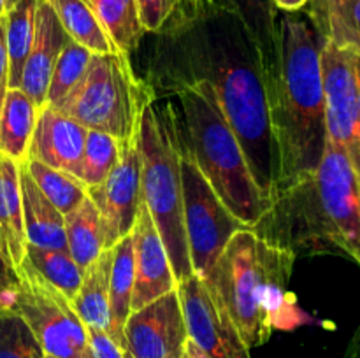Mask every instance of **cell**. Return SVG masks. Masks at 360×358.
<instances>
[{
  "label": "cell",
  "mask_w": 360,
  "mask_h": 358,
  "mask_svg": "<svg viewBox=\"0 0 360 358\" xmlns=\"http://www.w3.org/2000/svg\"><path fill=\"white\" fill-rule=\"evenodd\" d=\"M9 90V60L6 48V14L0 16V109Z\"/></svg>",
  "instance_id": "36"
},
{
  "label": "cell",
  "mask_w": 360,
  "mask_h": 358,
  "mask_svg": "<svg viewBox=\"0 0 360 358\" xmlns=\"http://www.w3.org/2000/svg\"><path fill=\"white\" fill-rule=\"evenodd\" d=\"M134 241V291L130 307L132 311L144 307L150 302L164 297L178 288L171 260L162 242L155 221L146 204H141L132 228Z\"/></svg>",
  "instance_id": "14"
},
{
  "label": "cell",
  "mask_w": 360,
  "mask_h": 358,
  "mask_svg": "<svg viewBox=\"0 0 360 358\" xmlns=\"http://www.w3.org/2000/svg\"><path fill=\"white\" fill-rule=\"evenodd\" d=\"M18 286V274L0 255V309L13 311L14 293Z\"/></svg>",
  "instance_id": "35"
},
{
  "label": "cell",
  "mask_w": 360,
  "mask_h": 358,
  "mask_svg": "<svg viewBox=\"0 0 360 358\" xmlns=\"http://www.w3.org/2000/svg\"><path fill=\"white\" fill-rule=\"evenodd\" d=\"M39 0H18L6 11V48L9 60V88H20L25 63L35 34Z\"/></svg>",
  "instance_id": "25"
},
{
  "label": "cell",
  "mask_w": 360,
  "mask_h": 358,
  "mask_svg": "<svg viewBox=\"0 0 360 358\" xmlns=\"http://www.w3.org/2000/svg\"><path fill=\"white\" fill-rule=\"evenodd\" d=\"M188 340L178 288L130 312L123 326V358H181Z\"/></svg>",
  "instance_id": "12"
},
{
  "label": "cell",
  "mask_w": 360,
  "mask_h": 358,
  "mask_svg": "<svg viewBox=\"0 0 360 358\" xmlns=\"http://www.w3.org/2000/svg\"><path fill=\"white\" fill-rule=\"evenodd\" d=\"M202 14H231L238 18L259 49L264 72L273 69L278 55L280 13L271 0H195L193 18Z\"/></svg>",
  "instance_id": "17"
},
{
  "label": "cell",
  "mask_w": 360,
  "mask_h": 358,
  "mask_svg": "<svg viewBox=\"0 0 360 358\" xmlns=\"http://www.w3.org/2000/svg\"><path fill=\"white\" fill-rule=\"evenodd\" d=\"M46 358H55V357H46Z\"/></svg>",
  "instance_id": "42"
},
{
  "label": "cell",
  "mask_w": 360,
  "mask_h": 358,
  "mask_svg": "<svg viewBox=\"0 0 360 358\" xmlns=\"http://www.w3.org/2000/svg\"><path fill=\"white\" fill-rule=\"evenodd\" d=\"M343 358H360V323H359L357 330L354 332V337H352L347 351H345Z\"/></svg>",
  "instance_id": "38"
},
{
  "label": "cell",
  "mask_w": 360,
  "mask_h": 358,
  "mask_svg": "<svg viewBox=\"0 0 360 358\" xmlns=\"http://www.w3.org/2000/svg\"><path fill=\"white\" fill-rule=\"evenodd\" d=\"M301 11L278 16V55L273 69L264 74L276 151L273 199L319 168L327 142L320 63L323 39Z\"/></svg>",
  "instance_id": "2"
},
{
  "label": "cell",
  "mask_w": 360,
  "mask_h": 358,
  "mask_svg": "<svg viewBox=\"0 0 360 358\" xmlns=\"http://www.w3.org/2000/svg\"><path fill=\"white\" fill-rule=\"evenodd\" d=\"M250 230L297 256L343 255L360 267V179L327 137L319 168L283 190Z\"/></svg>",
  "instance_id": "3"
},
{
  "label": "cell",
  "mask_w": 360,
  "mask_h": 358,
  "mask_svg": "<svg viewBox=\"0 0 360 358\" xmlns=\"http://www.w3.org/2000/svg\"><path fill=\"white\" fill-rule=\"evenodd\" d=\"M0 358H46L30 326L9 309H0Z\"/></svg>",
  "instance_id": "31"
},
{
  "label": "cell",
  "mask_w": 360,
  "mask_h": 358,
  "mask_svg": "<svg viewBox=\"0 0 360 358\" xmlns=\"http://www.w3.org/2000/svg\"><path fill=\"white\" fill-rule=\"evenodd\" d=\"M181 183L190 262H192L193 274L206 279L232 235L246 227L214 193L200 168L197 167L183 139Z\"/></svg>",
  "instance_id": "9"
},
{
  "label": "cell",
  "mask_w": 360,
  "mask_h": 358,
  "mask_svg": "<svg viewBox=\"0 0 360 358\" xmlns=\"http://www.w3.org/2000/svg\"><path fill=\"white\" fill-rule=\"evenodd\" d=\"M308 6L322 39L360 56V0H311Z\"/></svg>",
  "instance_id": "21"
},
{
  "label": "cell",
  "mask_w": 360,
  "mask_h": 358,
  "mask_svg": "<svg viewBox=\"0 0 360 358\" xmlns=\"http://www.w3.org/2000/svg\"><path fill=\"white\" fill-rule=\"evenodd\" d=\"M120 150L122 142L116 137L97 130H88L79 172V179L86 188L101 185L108 178L109 172L118 164Z\"/></svg>",
  "instance_id": "29"
},
{
  "label": "cell",
  "mask_w": 360,
  "mask_h": 358,
  "mask_svg": "<svg viewBox=\"0 0 360 358\" xmlns=\"http://www.w3.org/2000/svg\"><path fill=\"white\" fill-rule=\"evenodd\" d=\"M326 93L327 137L340 144L360 179V98L357 55L322 41L320 51Z\"/></svg>",
  "instance_id": "10"
},
{
  "label": "cell",
  "mask_w": 360,
  "mask_h": 358,
  "mask_svg": "<svg viewBox=\"0 0 360 358\" xmlns=\"http://www.w3.org/2000/svg\"><path fill=\"white\" fill-rule=\"evenodd\" d=\"M6 14V0H0V16Z\"/></svg>",
  "instance_id": "40"
},
{
  "label": "cell",
  "mask_w": 360,
  "mask_h": 358,
  "mask_svg": "<svg viewBox=\"0 0 360 358\" xmlns=\"http://www.w3.org/2000/svg\"><path fill=\"white\" fill-rule=\"evenodd\" d=\"M178 0H137L139 20L144 32L158 34L174 14Z\"/></svg>",
  "instance_id": "32"
},
{
  "label": "cell",
  "mask_w": 360,
  "mask_h": 358,
  "mask_svg": "<svg viewBox=\"0 0 360 358\" xmlns=\"http://www.w3.org/2000/svg\"><path fill=\"white\" fill-rule=\"evenodd\" d=\"M37 114L39 109L20 88L7 90L0 109V157L18 164L27 160Z\"/></svg>",
  "instance_id": "20"
},
{
  "label": "cell",
  "mask_w": 360,
  "mask_h": 358,
  "mask_svg": "<svg viewBox=\"0 0 360 358\" xmlns=\"http://www.w3.org/2000/svg\"><path fill=\"white\" fill-rule=\"evenodd\" d=\"M153 93L172 102L179 135L197 167L227 209L252 228L269 209L271 200L253 179L241 144L210 84L186 81Z\"/></svg>",
  "instance_id": "5"
},
{
  "label": "cell",
  "mask_w": 360,
  "mask_h": 358,
  "mask_svg": "<svg viewBox=\"0 0 360 358\" xmlns=\"http://www.w3.org/2000/svg\"><path fill=\"white\" fill-rule=\"evenodd\" d=\"M88 330V346L84 358H123V351L120 344H116L111 337L101 330Z\"/></svg>",
  "instance_id": "34"
},
{
  "label": "cell",
  "mask_w": 360,
  "mask_h": 358,
  "mask_svg": "<svg viewBox=\"0 0 360 358\" xmlns=\"http://www.w3.org/2000/svg\"><path fill=\"white\" fill-rule=\"evenodd\" d=\"M153 97L129 56L116 51L91 55L83 77L53 107L86 130L109 133L123 144L137 135L144 105Z\"/></svg>",
  "instance_id": "7"
},
{
  "label": "cell",
  "mask_w": 360,
  "mask_h": 358,
  "mask_svg": "<svg viewBox=\"0 0 360 358\" xmlns=\"http://www.w3.org/2000/svg\"><path fill=\"white\" fill-rule=\"evenodd\" d=\"M16 274L13 311L30 326L46 357L84 358L88 330L69 298L25 260Z\"/></svg>",
  "instance_id": "8"
},
{
  "label": "cell",
  "mask_w": 360,
  "mask_h": 358,
  "mask_svg": "<svg viewBox=\"0 0 360 358\" xmlns=\"http://www.w3.org/2000/svg\"><path fill=\"white\" fill-rule=\"evenodd\" d=\"M63 223L70 256L84 272L86 267L104 251L101 213L86 195L79 206L63 216Z\"/></svg>",
  "instance_id": "23"
},
{
  "label": "cell",
  "mask_w": 360,
  "mask_h": 358,
  "mask_svg": "<svg viewBox=\"0 0 360 358\" xmlns=\"http://www.w3.org/2000/svg\"><path fill=\"white\" fill-rule=\"evenodd\" d=\"M295 255L250 228L236 232L206 281L227 309L246 346H262L274 330L304 323L288 291Z\"/></svg>",
  "instance_id": "4"
},
{
  "label": "cell",
  "mask_w": 360,
  "mask_h": 358,
  "mask_svg": "<svg viewBox=\"0 0 360 358\" xmlns=\"http://www.w3.org/2000/svg\"><path fill=\"white\" fill-rule=\"evenodd\" d=\"M86 193L101 213L104 249H111L132 232L143 204L137 135L122 144L118 164L101 185L90 186Z\"/></svg>",
  "instance_id": "13"
},
{
  "label": "cell",
  "mask_w": 360,
  "mask_h": 358,
  "mask_svg": "<svg viewBox=\"0 0 360 358\" xmlns=\"http://www.w3.org/2000/svg\"><path fill=\"white\" fill-rule=\"evenodd\" d=\"M23 164L27 167L30 178L35 181V185L46 195V199L63 216L86 199L88 188L76 175L58 171V168L48 167V165L41 164L37 160H25Z\"/></svg>",
  "instance_id": "28"
},
{
  "label": "cell",
  "mask_w": 360,
  "mask_h": 358,
  "mask_svg": "<svg viewBox=\"0 0 360 358\" xmlns=\"http://www.w3.org/2000/svg\"><path fill=\"white\" fill-rule=\"evenodd\" d=\"M20 190L27 244L69 251L63 214L46 199L30 178L23 161L20 164Z\"/></svg>",
  "instance_id": "18"
},
{
  "label": "cell",
  "mask_w": 360,
  "mask_h": 358,
  "mask_svg": "<svg viewBox=\"0 0 360 358\" xmlns=\"http://www.w3.org/2000/svg\"><path fill=\"white\" fill-rule=\"evenodd\" d=\"M137 146L141 190L165 246L178 283L193 274L183 214L181 137L167 97H153L143 109Z\"/></svg>",
  "instance_id": "6"
},
{
  "label": "cell",
  "mask_w": 360,
  "mask_h": 358,
  "mask_svg": "<svg viewBox=\"0 0 360 358\" xmlns=\"http://www.w3.org/2000/svg\"><path fill=\"white\" fill-rule=\"evenodd\" d=\"M120 53L130 58L144 35L137 0H84Z\"/></svg>",
  "instance_id": "24"
},
{
  "label": "cell",
  "mask_w": 360,
  "mask_h": 358,
  "mask_svg": "<svg viewBox=\"0 0 360 358\" xmlns=\"http://www.w3.org/2000/svg\"><path fill=\"white\" fill-rule=\"evenodd\" d=\"M0 255L4 256V260H6L14 270L21 265L20 258H18L13 232H11L9 218H7V211H6V197H4V185H2V168H0Z\"/></svg>",
  "instance_id": "33"
},
{
  "label": "cell",
  "mask_w": 360,
  "mask_h": 358,
  "mask_svg": "<svg viewBox=\"0 0 360 358\" xmlns=\"http://www.w3.org/2000/svg\"><path fill=\"white\" fill-rule=\"evenodd\" d=\"M112 248L104 249L83 272L81 286L70 300L74 311L86 329L101 330L111 337V307H109V281H111Z\"/></svg>",
  "instance_id": "19"
},
{
  "label": "cell",
  "mask_w": 360,
  "mask_h": 358,
  "mask_svg": "<svg viewBox=\"0 0 360 358\" xmlns=\"http://www.w3.org/2000/svg\"><path fill=\"white\" fill-rule=\"evenodd\" d=\"M134 241L132 234L123 237L112 246L111 281H109V307H111V339L116 344H122L123 326L127 318L132 312L134 291Z\"/></svg>",
  "instance_id": "22"
},
{
  "label": "cell",
  "mask_w": 360,
  "mask_h": 358,
  "mask_svg": "<svg viewBox=\"0 0 360 358\" xmlns=\"http://www.w3.org/2000/svg\"><path fill=\"white\" fill-rule=\"evenodd\" d=\"M188 339L211 358H252L218 295L206 279L192 274L178 283Z\"/></svg>",
  "instance_id": "11"
},
{
  "label": "cell",
  "mask_w": 360,
  "mask_h": 358,
  "mask_svg": "<svg viewBox=\"0 0 360 358\" xmlns=\"http://www.w3.org/2000/svg\"><path fill=\"white\" fill-rule=\"evenodd\" d=\"M273 6L278 11H283V13H295V11H301L304 7H308V4L311 0H271Z\"/></svg>",
  "instance_id": "37"
},
{
  "label": "cell",
  "mask_w": 360,
  "mask_h": 358,
  "mask_svg": "<svg viewBox=\"0 0 360 358\" xmlns=\"http://www.w3.org/2000/svg\"><path fill=\"white\" fill-rule=\"evenodd\" d=\"M148 67L153 91L186 81L211 86L243 147L253 179L267 199L276 185L262 58L246 28L231 14H202L171 21L158 32Z\"/></svg>",
  "instance_id": "1"
},
{
  "label": "cell",
  "mask_w": 360,
  "mask_h": 358,
  "mask_svg": "<svg viewBox=\"0 0 360 358\" xmlns=\"http://www.w3.org/2000/svg\"><path fill=\"white\" fill-rule=\"evenodd\" d=\"M86 133L88 130L83 125L53 105L44 104L39 109L27 160H37L79 179Z\"/></svg>",
  "instance_id": "15"
},
{
  "label": "cell",
  "mask_w": 360,
  "mask_h": 358,
  "mask_svg": "<svg viewBox=\"0 0 360 358\" xmlns=\"http://www.w3.org/2000/svg\"><path fill=\"white\" fill-rule=\"evenodd\" d=\"M49 4L74 42L90 49L94 55L118 51L84 0H49Z\"/></svg>",
  "instance_id": "26"
},
{
  "label": "cell",
  "mask_w": 360,
  "mask_h": 358,
  "mask_svg": "<svg viewBox=\"0 0 360 358\" xmlns=\"http://www.w3.org/2000/svg\"><path fill=\"white\" fill-rule=\"evenodd\" d=\"M94 53L84 46L77 44L72 39L67 41L60 53L58 60L53 69L51 79H49L48 95H46V104L56 105L74 86L77 81L83 77L88 63H90Z\"/></svg>",
  "instance_id": "30"
},
{
  "label": "cell",
  "mask_w": 360,
  "mask_h": 358,
  "mask_svg": "<svg viewBox=\"0 0 360 358\" xmlns=\"http://www.w3.org/2000/svg\"><path fill=\"white\" fill-rule=\"evenodd\" d=\"M16 2H18V0H6V11H9L11 7H13Z\"/></svg>",
  "instance_id": "41"
},
{
  "label": "cell",
  "mask_w": 360,
  "mask_h": 358,
  "mask_svg": "<svg viewBox=\"0 0 360 358\" xmlns=\"http://www.w3.org/2000/svg\"><path fill=\"white\" fill-rule=\"evenodd\" d=\"M181 358H211V357L210 354L204 353V351L200 350V347L197 346L192 339H188L185 344V351H183Z\"/></svg>",
  "instance_id": "39"
},
{
  "label": "cell",
  "mask_w": 360,
  "mask_h": 358,
  "mask_svg": "<svg viewBox=\"0 0 360 358\" xmlns=\"http://www.w3.org/2000/svg\"><path fill=\"white\" fill-rule=\"evenodd\" d=\"M25 262L30 263L48 283L58 288L69 300L76 297L81 279H83V270L74 262L69 251L27 244Z\"/></svg>",
  "instance_id": "27"
},
{
  "label": "cell",
  "mask_w": 360,
  "mask_h": 358,
  "mask_svg": "<svg viewBox=\"0 0 360 358\" xmlns=\"http://www.w3.org/2000/svg\"><path fill=\"white\" fill-rule=\"evenodd\" d=\"M69 39L49 0H39L34 42L20 83V90L34 102L37 109L46 104L53 69Z\"/></svg>",
  "instance_id": "16"
}]
</instances>
